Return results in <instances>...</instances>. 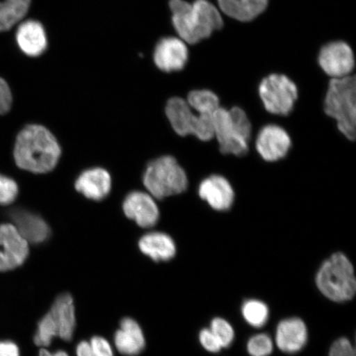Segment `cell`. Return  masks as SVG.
I'll use <instances>...</instances> for the list:
<instances>
[{
  "instance_id": "obj_1",
  "label": "cell",
  "mask_w": 356,
  "mask_h": 356,
  "mask_svg": "<svg viewBox=\"0 0 356 356\" xmlns=\"http://www.w3.org/2000/svg\"><path fill=\"white\" fill-rule=\"evenodd\" d=\"M13 154L17 167L33 173H47L57 165L61 149L46 127L29 124L17 136Z\"/></svg>"
},
{
  "instance_id": "obj_2",
  "label": "cell",
  "mask_w": 356,
  "mask_h": 356,
  "mask_svg": "<svg viewBox=\"0 0 356 356\" xmlns=\"http://www.w3.org/2000/svg\"><path fill=\"white\" fill-rule=\"evenodd\" d=\"M172 22L179 38L186 44H195L210 38L224 26L218 8L208 0H170Z\"/></svg>"
},
{
  "instance_id": "obj_3",
  "label": "cell",
  "mask_w": 356,
  "mask_h": 356,
  "mask_svg": "<svg viewBox=\"0 0 356 356\" xmlns=\"http://www.w3.org/2000/svg\"><path fill=\"white\" fill-rule=\"evenodd\" d=\"M213 133L221 154L241 157L248 152L252 124L239 106L227 109L220 106L213 115Z\"/></svg>"
},
{
  "instance_id": "obj_4",
  "label": "cell",
  "mask_w": 356,
  "mask_h": 356,
  "mask_svg": "<svg viewBox=\"0 0 356 356\" xmlns=\"http://www.w3.org/2000/svg\"><path fill=\"white\" fill-rule=\"evenodd\" d=\"M324 113L337 122L338 130L354 141L356 132V79L355 75L329 81L323 102Z\"/></svg>"
},
{
  "instance_id": "obj_5",
  "label": "cell",
  "mask_w": 356,
  "mask_h": 356,
  "mask_svg": "<svg viewBox=\"0 0 356 356\" xmlns=\"http://www.w3.org/2000/svg\"><path fill=\"white\" fill-rule=\"evenodd\" d=\"M316 284L327 299L344 302L353 299L356 280L353 264L343 253H334L320 267Z\"/></svg>"
},
{
  "instance_id": "obj_6",
  "label": "cell",
  "mask_w": 356,
  "mask_h": 356,
  "mask_svg": "<svg viewBox=\"0 0 356 356\" xmlns=\"http://www.w3.org/2000/svg\"><path fill=\"white\" fill-rule=\"evenodd\" d=\"M144 185L157 199L179 195L188 189V178L177 159L172 156H162L147 167Z\"/></svg>"
},
{
  "instance_id": "obj_7",
  "label": "cell",
  "mask_w": 356,
  "mask_h": 356,
  "mask_svg": "<svg viewBox=\"0 0 356 356\" xmlns=\"http://www.w3.org/2000/svg\"><path fill=\"white\" fill-rule=\"evenodd\" d=\"M75 325L76 320L73 297L70 293H62L39 322L34 336L35 344L47 347L55 337L70 341L74 336Z\"/></svg>"
},
{
  "instance_id": "obj_8",
  "label": "cell",
  "mask_w": 356,
  "mask_h": 356,
  "mask_svg": "<svg viewBox=\"0 0 356 356\" xmlns=\"http://www.w3.org/2000/svg\"><path fill=\"white\" fill-rule=\"evenodd\" d=\"M169 122L178 136L193 135L203 142L213 139V115H202L193 109L181 97H172L166 105Z\"/></svg>"
},
{
  "instance_id": "obj_9",
  "label": "cell",
  "mask_w": 356,
  "mask_h": 356,
  "mask_svg": "<svg viewBox=\"0 0 356 356\" xmlns=\"http://www.w3.org/2000/svg\"><path fill=\"white\" fill-rule=\"evenodd\" d=\"M258 95L267 113L286 117L295 108L299 90L286 75L270 74L259 83Z\"/></svg>"
},
{
  "instance_id": "obj_10",
  "label": "cell",
  "mask_w": 356,
  "mask_h": 356,
  "mask_svg": "<svg viewBox=\"0 0 356 356\" xmlns=\"http://www.w3.org/2000/svg\"><path fill=\"white\" fill-rule=\"evenodd\" d=\"M318 64L332 79L348 77L355 69L354 52L344 42L328 43L319 52Z\"/></svg>"
},
{
  "instance_id": "obj_11",
  "label": "cell",
  "mask_w": 356,
  "mask_h": 356,
  "mask_svg": "<svg viewBox=\"0 0 356 356\" xmlns=\"http://www.w3.org/2000/svg\"><path fill=\"white\" fill-rule=\"evenodd\" d=\"M292 146L291 136L278 124H266L257 134L255 147L267 163H275L286 157Z\"/></svg>"
},
{
  "instance_id": "obj_12",
  "label": "cell",
  "mask_w": 356,
  "mask_h": 356,
  "mask_svg": "<svg viewBox=\"0 0 356 356\" xmlns=\"http://www.w3.org/2000/svg\"><path fill=\"white\" fill-rule=\"evenodd\" d=\"M0 271L16 269L29 254V243L13 224L0 225Z\"/></svg>"
},
{
  "instance_id": "obj_13",
  "label": "cell",
  "mask_w": 356,
  "mask_h": 356,
  "mask_svg": "<svg viewBox=\"0 0 356 356\" xmlns=\"http://www.w3.org/2000/svg\"><path fill=\"white\" fill-rule=\"evenodd\" d=\"M186 43L179 38L168 37L159 40L154 51V61L160 70L166 73L184 69L188 61Z\"/></svg>"
},
{
  "instance_id": "obj_14",
  "label": "cell",
  "mask_w": 356,
  "mask_h": 356,
  "mask_svg": "<svg viewBox=\"0 0 356 356\" xmlns=\"http://www.w3.org/2000/svg\"><path fill=\"white\" fill-rule=\"evenodd\" d=\"M198 195L216 211L230 210L235 200L233 186L227 178L218 175L209 176L200 182Z\"/></svg>"
},
{
  "instance_id": "obj_15",
  "label": "cell",
  "mask_w": 356,
  "mask_h": 356,
  "mask_svg": "<svg viewBox=\"0 0 356 356\" xmlns=\"http://www.w3.org/2000/svg\"><path fill=\"white\" fill-rule=\"evenodd\" d=\"M123 211L142 228H151L159 219L157 204L150 195L142 191H133L127 195L124 200Z\"/></svg>"
},
{
  "instance_id": "obj_16",
  "label": "cell",
  "mask_w": 356,
  "mask_h": 356,
  "mask_svg": "<svg viewBox=\"0 0 356 356\" xmlns=\"http://www.w3.org/2000/svg\"><path fill=\"white\" fill-rule=\"evenodd\" d=\"M13 225L29 243L40 244L51 237V231L46 220L37 213L22 208L13 209L10 213Z\"/></svg>"
},
{
  "instance_id": "obj_17",
  "label": "cell",
  "mask_w": 356,
  "mask_h": 356,
  "mask_svg": "<svg viewBox=\"0 0 356 356\" xmlns=\"http://www.w3.org/2000/svg\"><path fill=\"white\" fill-rule=\"evenodd\" d=\"M16 42L20 50L30 57H38L47 51L48 38L44 26L38 20L28 19L17 24Z\"/></svg>"
},
{
  "instance_id": "obj_18",
  "label": "cell",
  "mask_w": 356,
  "mask_h": 356,
  "mask_svg": "<svg viewBox=\"0 0 356 356\" xmlns=\"http://www.w3.org/2000/svg\"><path fill=\"white\" fill-rule=\"evenodd\" d=\"M308 341V330L300 318H292L283 320L278 325L275 341L278 348L284 353H299Z\"/></svg>"
},
{
  "instance_id": "obj_19",
  "label": "cell",
  "mask_w": 356,
  "mask_h": 356,
  "mask_svg": "<svg viewBox=\"0 0 356 356\" xmlns=\"http://www.w3.org/2000/svg\"><path fill=\"white\" fill-rule=\"evenodd\" d=\"M75 188L88 199L101 200L110 193L111 178L104 168L88 169L75 181Z\"/></svg>"
},
{
  "instance_id": "obj_20",
  "label": "cell",
  "mask_w": 356,
  "mask_h": 356,
  "mask_svg": "<svg viewBox=\"0 0 356 356\" xmlns=\"http://www.w3.org/2000/svg\"><path fill=\"white\" fill-rule=\"evenodd\" d=\"M115 346L120 353L137 356L145 350V339L139 323L131 318L122 320L121 327L115 333Z\"/></svg>"
},
{
  "instance_id": "obj_21",
  "label": "cell",
  "mask_w": 356,
  "mask_h": 356,
  "mask_svg": "<svg viewBox=\"0 0 356 356\" xmlns=\"http://www.w3.org/2000/svg\"><path fill=\"white\" fill-rule=\"evenodd\" d=\"M140 251L156 262L167 261L175 257L176 245L170 236L152 232L143 236L139 241Z\"/></svg>"
},
{
  "instance_id": "obj_22",
  "label": "cell",
  "mask_w": 356,
  "mask_h": 356,
  "mask_svg": "<svg viewBox=\"0 0 356 356\" xmlns=\"http://www.w3.org/2000/svg\"><path fill=\"white\" fill-rule=\"evenodd\" d=\"M269 0H218L225 15L240 22H250L261 15Z\"/></svg>"
},
{
  "instance_id": "obj_23",
  "label": "cell",
  "mask_w": 356,
  "mask_h": 356,
  "mask_svg": "<svg viewBox=\"0 0 356 356\" xmlns=\"http://www.w3.org/2000/svg\"><path fill=\"white\" fill-rule=\"evenodd\" d=\"M32 0H0V33L19 24L29 11Z\"/></svg>"
},
{
  "instance_id": "obj_24",
  "label": "cell",
  "mask_w": 356,
  "mask_h": 356,
  "mask_svg": "<svg viewBox=\"0 0 356 356\" xmlns=\"http://www.w3.org/2000/svg\"><path fill=\"white\" fill-rule=\"evenodd\" d=\"M186 102L191 109L202 115H213L220 106L219 97L209 89L191 91Z\"/></svg>"
},
{
  "instance_id": "obj_25",
  "label": "cell",
  "mask_w": 356,
  "mask_h": 356,
  "mask_svg": "<svg viewBox=\"0 0 356 356\" xmlns=\"http://www.w3.org/2000/svg\"><path fill=\"white\" fill-rule=\"evenodd\" d=\"M242 314L249 325L254 327H261L268 320L269 309L264 302L249 300L243 305Z\"/></svg>"
},
{
  "instance_id": "obj_26",
  "label": "cell",
  "mask_w": 356,
  "mask_h": 356,
  "mask_svg": "<svg viewBox=\"0 0 356 356\" xmlns=\"http://www.w3.org/2000/svg\"><path fill=\"white\" fill-rule=\"evenodd\" d=\"M77 356H114L108 341L102 337H93L90 341L79 342L76 347Z\"/></svg>"
},
{
  "instance_id": "obj_27",
  "label": "cell",
  "mask_w": 356,
  "mask_h": 356,
  "mask_svg": "<svg viewBox=\"0 0 356 356\" xmlns=\"http://www.w3.org/2000/svg\"><path fill=\"white\" fill-rule=\"evenodd\" d=\"M210 329L220 341L222 348H226L232 344L234 339V328L226 320L221 318L213 319Z\"/></svg>"
},
{
  "instance_id": "obj_28",
  "label": "cell",
  "mask_w": 356,
  "mask_h": 356,
  "mask_svg": "<svg viewBox=\"0 0 356 356\" xmlns=\"http://www.w3.org/2000/svg\"><path fill=\"white\" fill-rule=\"evenodd\" d=\"M247 348L252 356H268L273 353V342L266 334H257L249 339Z\"/></svg>"
},
{
  "instance_id": "obj_29",
  "label": "cell",
  "mask_w": 356,
  "mask_h": 356,
  "mask_svg": "<svg viewBox=\"0 0 356 356\" xmlns=\"http://www.w3.org/2000/svg\"><path fill=\"white\" fill-rule=\"evenodd\" d=\"M19 195V186L12 178L0 175V204H10Z\"/></svg>"
},
{
  "instance_id": "obj_30",
  "label": "cell",
  "mask_w": 356,
  "mask_h": 356,
  "mask_svg": "<svg viewBox=\"0 0 356 356\" xmlns=\"http://www.w3.org/2000/svg\"><path fill=\"white\" fill-rule=\"evenodd\" d=\"M199 339L200 344H202L204 348L211 353H220L222 348L220 341L217 339V337L211 329H203L200 332Z\"/></svg>"
},
{
  "instance_id": "obj_31",
  "label": "cell",
  "mask_w": 356,
  "mask_h": 356,
  "mask_svg": "<svg viewBox=\"0 0 356 356\" xmlns=\"http://www.w3.org/2000/svg\"><path fill=\"white\" fill-rule=\"evenodd\" d=\"M329 356H355V350L348 339L341 337L334 342Z\"/></svg>"
},
{
  "instance_id": "obj_32",
  "label": "cell",
  "mask_w": 356,
  "mask_h": 356,
  "mask_svg": "<svg viewBox=\"0 0 356 356\" xmlns=\"http://www.w3.org/2000/svg\"><path fill=\"white\" fill-rule=\"evenodd\" d=\"M12 93L6 80L0 78V115L6 114L12 106Z\"/></svg>"
},
{
  "instance_id": "obj_33",
  "label": "cell",
  "mask_w": 356,
  "mask_h": 356,
  "mask_svg": "<svg viewBox=\"0 0 356 356\" xmlns=\"http://www.w3.org/2000/svg\"><path fill=\"white\" fill-rule=\"evenodd\" d=\"M0 356H20V350L15 342L0 341Z\"/></svg>"
},
{
  "instance_id": "obj_34",
  "label": "cell",
  "mask_w": 356,
  "mask_h": 356,
  "mask_svg": "<svg viewBox=\"0 0 356 356\" xmlns=\"http://www.w3.org/2000/svg\"><path fill=\"white\" fill-rule=\"evenodd\" d=\"M38 356H69V355L64 350H58L54 353H51L46 349H42L39 351Z\"/></svg>"
}]
</instances>
